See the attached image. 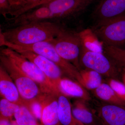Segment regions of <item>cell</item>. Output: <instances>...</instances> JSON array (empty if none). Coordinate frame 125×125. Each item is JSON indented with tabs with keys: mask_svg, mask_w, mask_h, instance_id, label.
Wrapping results in <instances>:
<instances>
[{
	"mask_svg": "<svg viewBox=\"0 0 125 125\" xmlns=\"http://www.w3.org/2000/svg\"><path fill=\"white\" fill-rule=\"evenodd\" d=\"M0 53L7 56L27 76L35 81L43 94L58 96L60 93L56 86L36 64L20 53L7 47L1 48Z\"/></svg>",
	"mask_w": 125,
	"mask_h": 125,
	"instance_id": "3957f363",
	"label": "cell"
},
{
	"mask_svg": "<svg viewBox=\"0 0 125 125\" xmlns=\"http://www.w3.org/2000/svg\"><path fill=\"white\" fill-rule=\"evenodd\" d=\"M16 52L36 64L55 85V83L59 79L66 76L59 66L47 58L29 51Z\"/></svg>",
	"mask_w": 125,
	"mask_h": 125,
	"instance_id": "8fae6325",
	"label": "cell"
},
{
	"mask_svg": "<svg viewBox=\"0 0 125 125\" xmlns=\"http://www.w3.org/2000/svg\"><path fill=\"white\" fill-rule=\"evenodd\" d=\"M52 0H43L42 2H40L39 4L37 6V7H38L42 5L45 4H47L52 1Z\"/></svg>",
	"mask_w": 125,
	"mask_h": 125,
	"instance_id": "4dcf8cb0",
	"label": "cell"
},
{
	"mask_svg": "<svg viewBox=\"0 0 125 125\" xmlns=\"http://www.w3.org/2000/svg\"><path fill=\"white\" fill-rule=\"evenodd\" d=\"M80 72L81 79V84L86 89L93 90L103 83L102 76L93 70L84 69L80 70Z\"/></svg>",
	"mask_w": 125,
	"mask_h": 125,
	"instance_id": "ffe728a7",
	"label": "cell"
},
{
	"mask_svg": "<svg viewBox=\"0 0 125 125\" xmlns=\"http://www.w3.org/2000/svg\"><path fill=\"white\" fill-rule=\"evenodd\" d=\"M125 15V0H100L92 13L96 24Z\"/></svg>",
	"mask_w": 125,
	"mask_h": 125,
	"instance_id": "30bf717a",
	"label": "cell"
},
{
	"mask_svg": "<svg viewBox=\"0 0 125 125\" xmlns=\"http://www.w3.org/2000/svg\"><path fill=\"white\" fill-rule=\"evenodd\" d=\"M0 94L1 97L19 105H26L20 96L15 83L4 67L0 64ZM26 106V105H25Z\"/></svg>",
	"mask_w": 125,
	"mask_h": 125,
	"instance_id": "9a60e30c",
	"label": "cell"
},
{
	"mask_svg": "<svg viewBox=\"0 0 125 125\" xmlns=\"http://www.w3.org/2000/svg\"><path fill=\"white\" fill-rule=\"evenodd\" d=\"M93 30L104 44L120 47L125 43V15L96 24Z\"/></svg>",
	"mask_w": 125,
	"mask_h": 125,
	"instance_id": "52a82bcc",
	"label": "cell"
},
{
	"mask_svg": "<svg viewBox=\"0 0 125 125\" xmlns=\"http://www.w3.org/2000/svg\"><path fill=\"white\" fill-rule=\"evenodd\" d=\"M80 63L81 66L97 72L102 76L121 80L122 71L103 53L90 51L81 46Z\"/></svg>",
	"mask_w": 125,
	"mask_h": 125,
	"instance_id": "5b68a950",
	"label": "cell"
},
{
	"mask_svg": "<svg viewBox=\"0 0 125 125\" xmlns=\"http://www.w3.org/2000/svg\"><path fill=\"white\" fill-rule=\"evenodd\" d=\"M57 97L58 116L61 125H84L74 117L68 97L60 93Z\"/></svg>",
	"mask_w": 125,
	"mask_h": 125,
	"instance_id": "e0dca14e",
	"label": "cell"
},
{
	"mask_svg": "<svg viewBox=\"0 0 125 125\" xmlns=\"http://www.w3.org/2000/svg\"><path fill=\"white\" fill-rule=\"evenodd\" d=\"M27 3V6L24 9L18 11L11 18H15L21 14L25 13L27 11L36 8L37 6L43 0H24Z\"/></svg>",
	"mask_w": 125,
	"mask_h": 125,
	"instance_id": "484cf974",
	"label": "cell"
},
{
	"mask_svg": "<svg viewBox=\"0 0 125 125\" xmlns=\"http://www.w3.org/2000/svg\"><path fill=\"white\" fill-rule=\"evenodd\" d=\"M97 98L110 104L125 106V103L118 97L110 85L106 83H103L96 89L92 90Z\"/></svg>",
	"mask_w": 125,
	"mask_h": 125,
	"instance_id": "d6986e66",
	"label": "cell"
},
{
	"mask_svg": "<svg viewBox=\"0 0 125 125\" xmlns=\"http://www.w3.org/2000/svg\"><path fill=\"white\" fill-rule=\"evenodd\" d=\"M39 7L30 10L21 14L15 18L5 19L6 23L2 25L0 30L45 21H52L51 13L46 4L42 5Z\"/></svg>",
	"mask_w": 125,
	"mask_h": 125,
	"instance_id": "9c48e42d",
	"label": "cell"
},
{
	"mask_svg": "<svg viewBox=\"0 0 125 125\" xmlns=\"http://www.w3.org/2000/svg\"><path fill=\"white\" fill-rule=\"evenodd\" d=\"M0 125H11V121L6 118H0Z\"/></svg>",
	"mask_w": 125,
	"mask_h": 125,
	"instance_id": "f1b7e54d",
	"label": "cell"
},
{
	"mask_svg": "<svg viewBox=\"0 0 125 125\" xmlns=\"http://www.w3.org/2000/svg\"><path fill=\"white\" fill-rule=\"evenodd\" d=\"M61 57L81 70L80 56L81 43L78 32L66 29L57 37L48 41Z\"/></svg>",
	"mask_w": 125,
	"mask_h": 125,
	"instance_id": "8992f818",
	"label": "cell"
},
{
	"mask_svg": "<svg viewBox=\"0 0 125 125\" xmlns=\"http://www.w3.org/2000/svg\"><path fill=\"white\" fill-rule=\"evenodd\" d=\"M96 0H52L45 4L49 7L52 21L62 23L63 20L83 13Z\"/></svg>",
	"mask_w": 125,
	"mask_h": 125,
	"instance_id": "ba28073f",
	"label": "cell"
},
{
	"mask_svg": "<svg viewBox=\"0 0 125 125\" xmlns=\"http://www.w3.org/2000/svg\"><path fill=\"white\" fill-rule=\"evenodd\" d=\"M105 125H125V106L104 103L96 108Z\"/></svg>",
	"mask_w": 125,
	"mask_h": 125,
	"instance_id": "7c38bea8",
	"label": "cell"
},
{
	"mask_svg": "<svg viewBox=\"0 0 125 125\" xmlns=\"http://www.w3.org/2000/svg\"><path fill=\"white\" fill-rule=\"evenodd\" d=\"M88 102L80 99L75 101L72 105L74 117L84 125H105L95 109L90 107Z\"/></svg>",
	"mask_w": 125,
	"mask_h": 125,
	"instance_id": "4fadbf2b",
	"label": "cell"
},
{
	"mask_svg": "<svg viewBox=\"0 0 125 125\" xmlns=\"http://www.w3.org/2000/svg\"><path fill=\"white\" fill-rule=\"evenodd\" d=\"M58 96L45 94L42 100V125H61L58 116Z\"/></svg>",
	"mask_w": 125,
	"mask_h": 125,
	"instance_id": "2e32d148",
	"label": "cell"
},
{
	"mask_svg": "<svg viewBox=\"0 0 125 125\" xmlns=\"http://www.w3.org/2000/svg\"><path fill=\"white\" fill-rule=\"evenodd\" d=\"M20 106V105L2 98L0 101V118L10 120Z\"/></svg>",
	"mask_w": 125,
	"mask_h": 125,
	"instance_id": "7402d4cb",
	"label": "cell"
},
{
	"mask_svg": "<svg viewBox=\"0 0 125 125\" xmlns=\"http://www.w3.org/2000/svg\"><path fill=\"white\" fill-rule=\"evenodd\" d=\"M114 61L121 69L125 70V49L121 48L118 50L115 56Z\"/></svg>",
	"mask_w": 125,
	"mask_h": 125,
	"instance_id": "4316f807",
	"label": "cell"
},
{
	"mask_svg": "<svg viewBox=\"0 0 125 125\" xmlns=\"http://www.w3.org/2000/svg\"><path fill=\"white\" fill-rule=\"evenodd\" d=\"M14 117L19 125H38L36 118L25 105H20Z\"/></svg>",
	"mask_w": 125,
	"mask_h": 125,
	"instance_id": "44dd1931",
	"label": "cell"
},
{
	"mask_svg": "<svg viewBox=\"0 0 125 125\" xmlns=\"http://www.w3.org/2000/svg\"><path fill=\"white\" fill-rule=\"evenodd\" d=\"M26 106L36 119L41 121L42 110V101L35 100L31 101L27 103Z\"/></svg>",
	"mask_w": 125,
	"mask_h": 125,
	"instance_id": "cb8c5ba5",
	"label": "cell"
},
{
	"mask_svg": "<svg viewBox=\"0 0 125 125\" xmlns=\"http://www.w3.org/2000/svg\"><path fill=\"white\" fill-rule=\"evenodd\" d=\"M121 80L125 85V70H122V71Z\"/></svg>",
	"mask_w": 125,
	"mask_h": 125,
	"instance_id": "f546056e",
	"label": "cell"
},
{
	"mask_svg": "<svg viewBox=\"0 0 125 125\" xmlns=\"http://www.w3.org/2000/svg\"><path fill=\"white\" fill-rule=\"evenodd\" d=\"M105 81L111 87L118 97L125 103V85L122 81L112 78H107Z\"/></svg>",
	"mask_w": 125,
	"mask_h": 125,
	"instance_id": "603a6c76",
	"label": "cell"
},
{
	"mask_svg": "<svg viewBox=\"0 0 125 125\" xmlns=\"http://www.w3.org/2000/svg\"><path fill=\"white\" fill-rule=\"evenodd\" d=\"M0 45L1 47H7L16 51H29L42 56L59 66L65 76L81 84L82 79L80 71L73 65L61 57L53 45L48 41L27 45H15L1 42H0Z\"/></svg>",
	"mask_w": 125,
	"mask_h": 125,
	"instance_id": "7a4b0ae2",
	"label": "cell"
},
{
	"mask_svg": "<svg viewBox=\"0 0 125 125\" xmlns=\"http://www.w3.org/2000/svg\"><path fill=\"white\" fill-rule=\"evenodd\" d=\"M65 29L62 23L52 21L32 23L0 30V41L17 45H32L52 40Z\"/></svg>",
	"mask_w": 125,
	"mask_h": 125,
	"instance_id": "6da1fadb",
	"label": "cell"
},
{
	"mask_svg": "<svg viewBox=\"0 0 125 125\" xmlns=\"http://www.w3.org/2000/svg\"><path fill=\"white\" fill-rule=\"evenodd\" d=\"M12 12L10 5L7 0H0V13L5 19L8 18Z\"/></svg>",
	"mask_w": 125,
	"mask_h": 125,
	"instance_id": "83f0119b",
	"label": "cell"
},
{
	"mask_svg": "<svg viewBox=\"0 0 125 125\" xmlns=\"http://www.w3.org/2000/svg\"></svg>",
	"mask_w": 125,
	"mask_h": 125,
	"instance_id": "d6a6232c",
	"label": "cell"
},
{
	"mask_svg": "<svg viewBox=\"0 0 125 125\" xmlns=\"http://www.w3.org/2000/svg\"><path fill=\"white\" fill-rule=\"evenodd\" d=\"M12 10L10 16L12 17L16 13L24 9L27 3L24 0H7Z\"/></svg>",
	"mask_w": 125,
	"mask_h": 125,
	"instance_id": "d4e9b609",
	"label": "cell"
},
{
	"mask_svg": "<svg viewBox=\"0 0 125 125\" xmlns=\"http://www.w3.org/2000/svg\"><path fill=\"white\" fill-rule=\"evenodd\" d=\"M0 64L4 67L15 83L21 98L26 104L41 101L45 94L33 80L24 73L7 56L0 53Z\"/></svg>",
	"mask_w": 125,
	"mask_h": 125,
	"instance_id": "277c9868",
	"label": "cell"
},
{
	"mask_svg": "<svg viewBox=\"0 0 125 125\" xmlns=\"http://www.w3.org/2000/svg\"><path fill=\"white\" fill-rule=\"evenodd\" d=\"M60 92L67 97L76 98L88 101L92 100L89 93L82 84L76 81L64 76L55 83Z\"/></svg>",
	"mask_w": 125,
	"mask_h": 125,
	"instance_id": "5bb4252c",
	"label": "cell"
},
{
	"mask_svg": "<svg viewBox=\"0 0 125 125\" xmlns=\"http://www.w3.org/2000/svg\"><path fill=\"white\" fill-rule=\"evenodd\" d=\"M81 46L90 51L103 53L104 43L93 30L87 29L78 32Z\"/></svg>",
	"mask_w": 125,
	"mask_h": 125,
	"instance_id": "ac0fdd59",
	"label": "cell"
},
{
	"mask_svg": "<svg viewBox=\"0 0 125 125\" xmlns=\"http://www.w3.org/2000/svg\"><path fill=\"white\" fill-rule=\"evenodd\" d=\"M11 125H19L15 121L11 120Z\"/></svg>",
	"mask_w": 125,
	"mask_h": 125,
	"instance_id": "1f68e13d",
	"label": "cell"
}]
</instances>
